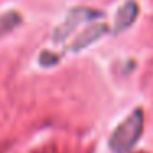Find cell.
I'll return each instance as SVG.
<instances>
[{
	"instance_id": "cell-3",
	"label": "cell",
	"mask_w": 153,
	"mask_h": 153,
	"mask_svg": "<svg viewBox=\"0 0 153 153\" xmlns=\"http://www.w3.org/2000/svg\"><path fill=\"white\" fill-rule=\"evenodd\" d=\"M15 25H18V15L7 13L5 17H0V35L10 31Z\"/></svg>"
},
{
	"instance_id": "cell-2",
	"label": "cell",
	"mask_w": 153,
	"mask_h": 153,
	"mask_svg": "<svg viewBox=\"0 0 153 153\" xmlns=\"http://www.w3.org/2000/svg\"><path fill=\"white\" fill-rule=\"evenodd\" d=\"M137 12H138L137 4H133V2H127V4L119 10V13H117L115 31L125 30L127 27H130V25H132V22L135 20V17H137Z\"/></svg>"
},
{
	"instance_id": "cell-1",
	"label": "cell",
	"mask_w": 153,
	"mask_h": 153,
	"mask_svg": "<svg viewBox=\"0 0 153 153\" xmlns=\"http://www.w3.org/2000/svg\"><path fill=\"white\" fill-rule=\"evenodd\" d=\"M143 132V114L142 110H135L127 117L110 135L109 146L114 153H127L135 146L140 135Z\"/></svg>"
}]
</instances>
